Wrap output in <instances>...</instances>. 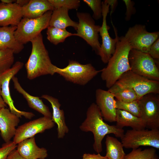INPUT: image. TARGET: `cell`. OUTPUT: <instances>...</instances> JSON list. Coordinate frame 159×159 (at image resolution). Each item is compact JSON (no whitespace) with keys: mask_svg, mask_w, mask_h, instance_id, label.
Here are the masks:
<instances>
[{"mask_svg":"<svg viewBox=\"0 0 159 159\" xmlns=\"http://www.w3.org/2000/svg\"><path fill=\"white\" fill-rule=\"evenodd\" d=\"M6 106V104L4 102L1 95V84L0 83V110L5 107Z\"/></svg>","mask_w":159,"mask_h":159,"instance_id":"cell-39","label":"cell"},{"mask_svg":"<svg viewBox=\"0 0 159 159\" xmlns=\"http://www.w3.org/2000/svg\"><path fill=\"white\" fill-rule=\"evenodd\" d=\"M16 0H1V2L5 4H10L15 2Z\"/></svg>","mask_w":159,"mask_h":159,"instance_id":"cell-41","label":"cell"},{"mask_svg":"<svg viewBox=\"0 0 159 159\" xmlns=\"http://www.w3.org/2000/svg\"><path fill=\"white\" fill-rule=\"evenodd\" d=\"M79 127L83 132L92 133L94 140L93 148L98 153L102 150V141L106 135L113 134L121 138L124 134L123 129L118 128L116 125H110L104 121L99 108L94 103L88 108L86 117Z\"/></svg>","mask_w":159,"mask_h":159,"instance_id":"cell-1","label":"cell"},{"mask_svg":"<svg viewBox=\"0 0 159 159\" xmlns=\"http://www.w3.org/2000/svg\"><path fill=\"white\" fill-rule=\"evenodd\" d=\"M96 104L104 119L110 122H115V101L114 95L108 90L98 89L95 91Z\"/></svg>","mask_w":159,"mask_h":159,"instance_id":"cell-15","label":"cell"},{"mask_svg":"<svg viewBox=\"0 0 159 159\" xmlns=\"http://www.w3.org/2000/svg\"><path fill=\"white\" fill-rule=\"evenodd\" d=\"M55 73L59 74L67 81L80 85L87 84L100 70H97L91 64H82L73 60H69L63 68L56 66Z\"/></svg>","mask_w":159,"mask_h":159,"instance_id":"cell-5","label":"cell"},{"mask_svg":"<svg viewBox=\"0 0 159 159\" xmlns=\"http://www.w3.org/2000/svg\"><path fill=\"white\" fill-rule=\"evenodd\" d=\"M79 22L76 30V36L83 39L99 55L101 44L99 40V33L100 26L95 22L88 13L77 12Z\"/></svg>","mask_w":159,"mask_h":159,"instance_id":"cell-9","label":"cell"},{"mask_svg":"<svg viewBox=\"0 0 159 159\" xmlns=\"http://www.w3.org/2000/svg\"><path fill=\"white\" fill-rule=\"evenodd\" d=\"M29 0H17L15 2L20 6L21 7L23 6L26 5L29 2Z\"/></svg>","mask_w":159,"mask_h":159,"instance_id":"cell-40","label":"cell"},{"mask_svg":"<svg viewBox=\"0 0 159 159\" xmlns=\"http://www.w3.org/2000/svg\"><path fill=\"white\" fill-rule=\"evenodd\" d=\"M54 9L48 0H30L22 7L23 17L30 19L39 17L47 12Z\"/></svg>","mask_w":159,"mask_h":159,"instance_id":"cell-22","label":"cell"},{"mask_svg":"<svg viewBox=\"0 0 159 159\" xmlns=\"http://www.w3.org/2000/svg\"><path fill=\"white\" fill-rule=\"evenodd\" d=\"M17 148L19 153L26 159H45L48 156L47 150L37 146L34 137L21 142Z\"/></svg>","mask_w":159,"mask_h":159,"instance_id":"cell-18","label":"cell"},{"mask_svg":"<svg viewBox=\"0 0 159 159\" xmlns=\"http://www.w3.org/2000/svg\"><path fill=\"white\" fill-rule=\"evenodd\" d=\"M120 138L123 147L126 148L135 149L140 146H149L159 148L158 129H132L127 130Z\"/></svg>","mask_w":159,"mask_h":159,"instance_id":"cell-7","label":"cell"},{"mask_svg":"<svg viewBox=\"0 0 159 159\" xmlns=\"http://www.w3.org/2000/svg\"><path fill=\"white\" fill-rule=\"evenodd\" d=\"M122 1L124 2L126 7L125 19L128 21L130 20L132 15L135 13V9L134 6L135 3L133 1L130 0H123Z\"/></svg>","mask_w":159,"mask_h":159,"instance_id":"cell-34","label":"cell"},{"mask_svg":"<svg viewBox=\"0 0 159 159\" xmlns=\"http://www.w3.org/2000/svg\"><path fill=\"white\" fill-rule=\"evenodd\" d=\"M116 82L132 89L138 100L149 93H159V81L150 80L131 70L124 73Z\"/></svg>","mask_w":159,"mask_h":159,"instance_id":"cell-8","label":"cell"},{"mask_svg":"<svg viewBox=\"0 0 159 159\" xmlns=\"http://www.w3.org/2000/svg\"><path fill=\"white\" fill-rule=\"evenodd\" d=\"M19 122V117L9 109L5 107L0 110V135L5 143L14 138Z\"/></svg>","mask_w":159,"mask_h":159,"instance_id":"cell-16","label":"cell"},{"mask_svg":"<svg viewBox=\"0 0 159 159\" xmlns=\"http://www.w3.org/2000/svg\"><path fill=\"white\" fill-rule=\"evenodd\" d=\"M11 80L14 83V88L23 95L29 107L42 114L44 116L52 119V113L48 107L44 104L42 100L38 97L30 95L25 90L19 83L17 78L15 76Z\"/></svg>","mask_w":159,"mask_h":159,"instance_id":"cell-20","label":"cell"},{"mask_svg":"<svg viewBox=\"0 0 159 159\" xmlns=\"http://www.w3.org/2000/svg\"><path fill=\"white\" fill-rule=\"evenodd\" d=\"M104 1L109 5L111 9V13H113L117 6L118 1L117 0H105Z\"/></svg>","mask_w":159,"mask_h":159,"instance_id":"cell-38","label":"cell"},{"mask_svg":"<svg viewBox=\"0 0 159 159\" xmlns=\"http://www.w3.org/2000/svg\"><path fill=\"white\" fill-rule=\"evenodd\" d=\"M156 152L155 148L152 147L143 150L138 148L132 149L125 155L123 159H151L156 154Z\"/></svg>","mask_w":159,"mask_h":159,"instance_id":"cell-29","label":"cell"},{"mask_svg":"<svg viewBox=\"0 0 159 159\" xmlns=\"http://www.w3.org/2000/svg\"><path fill=\"white\" fill-rule=\"evenodd\" d=\"M106 153L108 159H123L125 155L123 146L117 138L107 135L105 140Z\"/></svg>","mask_w":159,"mask_h":159,"instance_id":"cell-26","label":"cell"},{"mask_svg":"<svg viewBox=\"0 0 159 159\" xmlns=\"http://www.w3.org/2000/svg\"><path fill=\"white\" fill-rule=\"evenodd\" d=\"M23 17L22 7L16 2L0 3V27L17 26Z\"/></svg>","mask_w":159,"mask_h":159,"instance_id":"cell-17","label":"cell"},{"mask_svg":"<svg viewBox=\"0 0 159 159\" xmlns=\"http://www.w3.org/2000/svg\"><path fill=\"white\" fill-rule=\"evenodd\" d=\"M116 126L123 129L125 126L130 127L132 129L140 130L146 128L145 124L142 120L125 111L117 109L116 110Z\"/></svg>","mask_w":159,"mask_h":159,"instance_id":"cell-23","label":"cell"},{"mask_svg":"<svg viewBox=\"0 0 159 159\" xmlns=\"http://www.w3.org/2000/svg\"><path fill=\"white\" fill-rule=\"evenodd\" d=\"M23 65V62L17 61L10 69L0 75L1 95L5 103L8 105L11 112L19 118L23 116L30 119L34 116V115L31 112L22 111L16 109L14 104L9 90L10 81L22 68Z\"/></svg>","mask_w":159,"mask_h":159,"instance_id":"cell-12","label":"cell"},{"mask_svg":"<svg viewBox=\"0 0 159 159\" xmlns=\"http://www.w3.org/2000/svg\"><path fill=\"white\" fill-rule=\"evenodd\" d=\"M17 144L10 141L3 144L0 147V159H6L9 153L17 147Z\"/></svg>","mask_w":159,"mask_h":159,"instance_id":"cell-33","label":"cell"},{"mask_svg":"<svg viewBox=\"0 0 159 159\" xmlns=\"http://www.w3.org/2000/svg\"><path fill=\"white\" fill-rule=\"evenodd\" d=\"M69 10L63 7L54 9L52 11L49 26L62 29L72 26L76 30L78 22L70 19L68 14Z\"/></svg>","mask_w":159,"mask_h":159,"instance_id":"cell-24","label":"cell"},{"mask_svg":"<svg viewBox=\"0 0 159 159\" xmlns=\"http://www.w3.org/2000/svg\"><path fill=\"white\" fill-rule=\"evenodd\" d=\"M115 107L125 111L138 117L141 118V113L138 100L124 102L116 100Z\"/></svg>","mask_w":159,"mask_h":159,"instance_id":"cell-30","label":"cell"},{"mask_svg":"<svg viewBox=\"0 0 159 159\" xmlns=\"http://www.w3.org/2000/svg\"><path fill=\"white\" fill-rule=\"evenodd\" d=\"M47 39L53 44L56 45L63 42L68 37L76 36V33H72L66 29H62L49 26L47 28Z\"/></svg>","mask_w":159,"mask_h":159,"instance_id":"cell-27","label":"cell"},{"mask_svg":"<svg viewBox=\"0 0 159 159\" xmlns=\"http://www.w3.org/2000/svg\"><path fill=\"white\" fill-rule=\"evenodd\" d=\"M30 42L32 51L25 65L27 78L32 80L42 75H54L56 66L52 63L41 33Z\"/></svg>","mask_w":159,"mask_h":159,"instance_id":"cell-3","label":"cell"},{"mask_svg":"<svg viewBox=\"0 0 159 159\" xmlns=\"http://www.w3.org/2000/svg\"><path fill=\"white\" fill-rule=\"evenodd\" d=\"M132 49L124 36L119 37L115 52L109 60L107 65L100 70L101 78L108 89L124 73L131 70L128 57Z\"/></svg>","mask_w":159,"mask_h":159,"instance_id":"cell-2","label":"cell"},{"mask_svg":"<svg viewBox=\"0 0 159 159\" xmlns=\"http://www.w3.org/2000/svg\"><path fill=\"white\" fill-rule=\"evenodd\" d=\"M54 9L64 8L69 10H77L80 6L79 0H48Z\"/></svg>","mask_w":159,"mask_h":159,"instance_id":"cell-31","label":"cell"},{"mask_svg":"<svg viewBox=\"0 0 159 159\" xmlns=\"http://www.w3.org/2000/svg\"><path fill=\"white\" fill-rule=\"evenodd\" d=\"M16 26L0 27V48L12 50L14 54L20 52L24 45L19 42L14 36Z\"/></svg>","mask_w":159,"mask_h":159,"instance_id":"cell-21","label":"cell"},{"mask_svg":"<svg viewBox=\"0 0 159 159\" xmlns=\"http://www.w3.org/2000/svg\"><path fill=\"white\" fill-rule=\"evenodd\" d=\"M41 97L51 104L52 109V120L57 126L58 138H63L65 134L68 133L69 129L66 123L64 110L60 108L61 105L58 100L47 95H43Z\"/></svg>","mask_w":159,"mask_h":159,"instance_id":"cell-19","label":"cell"},{"mask_svg":"<svg viewBox=\"0 0 159 159\" xmlns=\"http://www.w3.org/2000/svg\"><path fill=\"white\" fill-rule=\"evenodd\" d=\"M6 159H26L21 156L15 149L12 150L8 154Z\"/></svg>","mask_w":159,"mask_h":159,"instance_id":"cell-37","label":"cell"},{"mask_svg":"<svg viewBox=\"0 0 159 159\" xmlns=\"http://www.w3.org/2000/svg\"><path fill=\"white\" fill-rule=\"evenodd\" d=\"M52 11H48L41 16L36 18H22L14 32L16 40L24 45L38 36L49 26Z\"/></svg>","mask_w":159,"mask_h":159,"instance_id":"cell-4","label":"cell"},{"mask_svg":"<svg viewBox=\"0 0 159 159\" xmlns=\"http://www.w3.org/2000/svg\"><path fill=\"white\" fill-rule=\"evenodd\" d=\"M82 159H108L105 156H102L100 153L95 154L84 153L82 156Z\"/></svg>","mask_w":159,"mask_h":159,"instance_id":"cell-36","label":"cell"},{"mask_svg":"<svg viewBox=\"0 0 159 159\" xmlns=\"http://www.w3.org/2000/svg\"><path fill=\"white\" fill-rule=\"evenodd\" d=\"M151 159H159L158 156L155 154Z\"/></svg>","mask_w":159,"mask_h":159,"instance_id":"cell-42","label":"cell"},{"mask_svg":"<svg viewBox=\"0 0 159 159\" xmlns=\"http://www.w3.org/2000/svg\"><path fill=\"white\" fill-rule=\"evenodd\" d=\"M159 36L158 32H148L145 25L137 24L129 27L124 37L132 49L148 53L150 47Z\"/></svg>","mask_w":159,"mask_h":159,"instance_id":"cell-10","label":"cell"},{"mask_svg":"<svg viewBox=\"0 0 159 159\" xmlns=\"http://www.w3.org/2000/svg\"><path fill=\"white\" fill-rule=\"evenodd\" d=\"M55 124L52 119L44 116L26 122L16 129L13 141L17 144L25 139L52 128Z\"/></svg>","mask_w":159,"mask_h":159,"instance_id":"cell-14","label":"cell"},{"mask_svg":"<svg viewBox=\"0 0 159 159\" xmlns=\"http://www.w3.org/2000/svg\"><path fill=\"white\" fill-rule=\"evenodd\" d=\"M131 71L151 80L159 81V70L156 63L147 53L132 49L129 55Z\"/></svg>","mask_w":159,"mask_h":159,"instance_id":"cell-6","label":"cell"},{"mask_svg":"<svg viewBox=\"0 0 159 159\" xmlns=\"http://www.w3.org/2000/svg\"><path fill=\"white\" fill-rule=\"evenodd\" d=\"M154 60L159 59V38L154 42L150 47L148 53Z\"/></svg>","mask_w":159,"mask_h":159,"instance_id":"cell-35","label":"cell"},{"mask_svg":"<svg viewBox=\"0 0 159 159\" xmlns=\"http://www.w3.org/2000/svg\"><path fill=\"white\" fill-rule=\"evenodd\" d=\"M141 118L146 127L150 129L159 128V96L158 94L149 93L138 100Z\"/></svg>","mask_w":159,"mask_h":159,"instance_id":"cell-11","label":"cell"},{"mask_svg":"<svg viewBox=\"0 0 159 159\" xmlns=\"http://www.w3.org/2000/svg\"><path fill=\"white\" fill-rule=\"evenodd\" d=\"M14 54L11 49L0 48V75L11 67L14 61Z\"/></svg>","mask_w":159,"mask_h":159,"instance_id":"cell-28","label":"cell"},{"mask_svg":"<svg viewBox=\"0 0 159 159\" xmlns=\"http://www.w3.org/2000/svg\"><path fill=\"white\" fill-rule=\"evenodd\" d=\"M93 11V18L98 20L102 17V1L100 0H83Z\"/></svg>","mask_w":159,"mask_h":159,"instance_id":"cell-32","label":"cell"},{"mask_svg":"<svg viewBox=\"0 0 159 159\" xmlns=\"http://www.w3.org/2000/svg\"><path fill=\"white\" fill-rule=\"evenodd\" d=\"M108 90L114 95L117 100L119 101L129 102L138 100L137 96L132 89L117 82L109 88Z\"/></svg>","mask_w":159,"mask_h":159,"instance_id":"cell-25","label":"cell"},{"mask_svg":"<svg viewBox=\"0 0 159 159\" xmlns=\"http://www.w3.org/2000/svg\"><path fill=\"white\" fill-rule=\"evenodd\" d=\"M102 22L100 26L99 33L102 39V44L99 55L104 63H107L108 62L114 53L115 46L119 37L115 27L113 26L115 37L112 38L110 36L108 30L109 27L107 23V16L109 12V5L104 1L102 2Z\"/></svg>","mask_w":159,"mask_h":159,"instance_id":"cell-13","label":"cell"}]
</instances>
